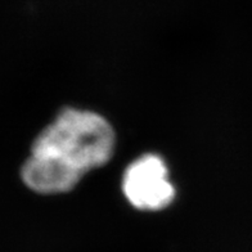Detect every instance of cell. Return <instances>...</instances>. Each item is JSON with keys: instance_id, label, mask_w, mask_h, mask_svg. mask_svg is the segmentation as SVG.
Segmentation results:
<instances>
[{"instance_id": "cell-1", "label": "cell", "mask_w": 252, "mask_h": 252, "mask_svg": "<svg viewBox=\"0 0 252 252\" xmlns=\"http://www.w3.org/2000/svg\"><path fill=\"white\" fill-rule=\"evenodd\" d=\"M115 143V131L104 117L64 108L33 143L22 179L41 194L70 192L90 170L110 161Z\"/></svg>"}, {"instance_id": "cell-2", "label": "cell", "mask_w": 252, "mask_h": 252, "mask_svg": "<svg viewBox=\"0 0 252 252\" xmlns=\"http://www.w3.org/2000/svg\"><path fill=\"white\" fill-rule=\"evenodd\" d=\"M123 192L130 205L144 211L165 209L175 198L167 166L157 155H144L127 166L123 178Z\"/></svg>"}]
</instances>
